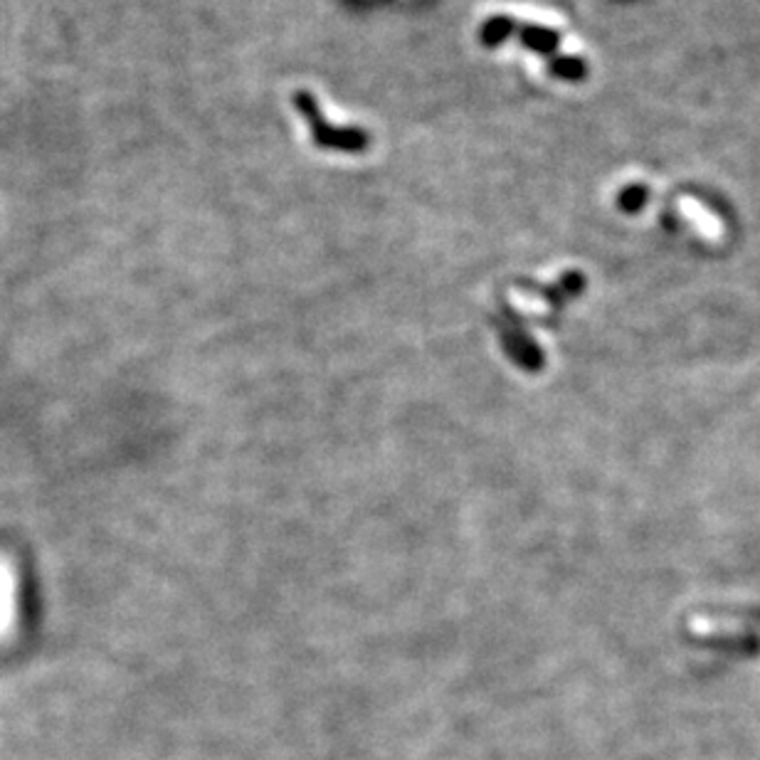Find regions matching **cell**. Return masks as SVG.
Here are the masks:
<instances>
[{
    "label": "cell",
    "instance_id": "1",
    "mask_svg": "<svg viewBox=\"0 0 760 760\" xmlns=\"http://www.w3.org/2000/svg\"><path fill=\"white\" fill-rule=\"evenodd\" d=\"M15 590H18L15 568L5 556H0V640L8 637L15 627V613H18Z\"/></svg>",
    "mask_w": 760,
    "mask_h": 760
},
{
    "label": "cell",
    "instance_id": "2",
    "mask_svg": "<svg viewBox=\"0 0 760 760\" xmlns=\"http://www.w3.org/2000/svg\"><path fill=\"white\" fill-rule=\"evenodd\" d=\"M679 213L687 217L691 225L697 227L698 235L706 240H721L724 237V223L721 217L714 215L711 210H706L697 198H679Z\"/></svg>",
    "mask_w": 760,
    "mask_h": 760
}]
</instances>
